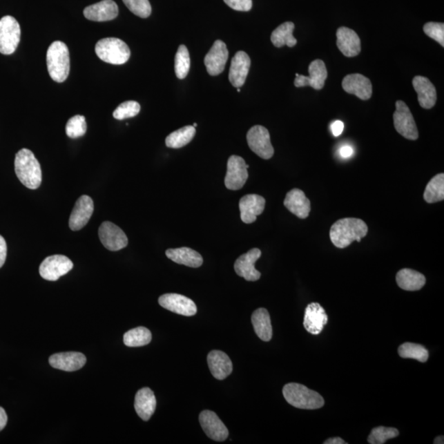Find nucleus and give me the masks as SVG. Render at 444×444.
Masks as SVG:
<instances>
[{
	"mask_svg": "<svg viewBox=\"0 0 444 444\" xmlns=\"http://www.w3.org/2000/svg\"><path fill=\"white\" fill-rule=\"evenodd\" d=\"M394 123L396 132L405 139L414 141L419 137V132L413 115L406 103L403 101H398L396 103Z\"/></svg>",
	"mask_w": 444,
	"mask_h": 444,
	"instance_id": "0eeeda50",
	"label": "nucleus"
},
{
	"mask_svg": "<svg viewBox=\"0 0 444 444\" xmlns=\"http://www.w3.org/2000/svg\"><path fill=\"white\" fill-rule=\"evenodd\" d=\"M152 340V334L144 327H136L124 335V343L129 347L146 346Z\"/></svg>",
	"mask_w": 444,
	"mask_h": 444,
	"instance_id": "f704fd0d",
	"label": "nucleus"
},
{
	"mask_svg": "<svg viewBox=\"0 0 444 444\" xmlns=\"http://www.w3.org/2000/svg\"><path fill=\"white\" fill-rule=\"evenodd\" d=\"M7 258V244L2 235H0V269L3 266Z\"/></svg>",
	"mask_w": 444,
	"mask_h": 444,
	"instance_id": "c03bdc74",
	"label": "nucleus"
},
{
	"mask_svg": "<svg viewBox=\"0 0 444 444\" xmlns=\"http://www.w3.org/2000/svg\"><path fill=\"white\" fill-rule=\"evenodd\" d=\"M424 200L428 204L441 202L444 200V175L438 174L426 185Z\"/></svg>",
	"mask_w": 444,
	"mask_h": 444,
	"instance_id": "72a5a7b5",
	"label": "nucleus"
},
{
	"mask_svg": "<svg viewBox=\"0 0 444 444\" xmlns=\"http://www.w3.org/2000/svg\"><path fill=\"white\" fill-rule=\"evenodd\" d=\"M229 51L226 45L222 41H215L212 48L206 54L204 59V64L206 71L211 76H218L225 70Z\"/></svg>",
	"mask_w": 444,
	"mask_h": 444,
	"instance_id": "4468645a",
	"label": "nucleus"
},
{
	"mask_svg": "<svg viewBox=\"0 0 444 444\" xmlns=\"http://www.w3.org/2000/svg\"><path fill=\"white\" fill-rule=\"evenodd\" d=\"M249 166L242 157L233 155L227 162V172L225 185L231 191L242 189L249 178Z\"/></svg>",
	"mask_w": 444,
	"mask_h": 444,
	"instance_id": "9d476101",
	"label": "nucleus"
},
{
	"mask_svg": "<svg viewBox=\"0 0 444 444\" xmlns=\"http://www.w3.org/2000/svg\"><path fill=\"white\" fill-rule=\"evenodd\" d=\"M345 92L355 95L363 101L371 98L373 87L371 81L360 73H353L344 77L342 83Z\"/></svg>",
	"mask_w": 444,
	"mask_h": 444,
	"instance_id": "a211bd4d",
	"label": "nucleus"
},
{
	"mask_svg": "<svg viewBox=\"0 0 444 444\" xmlns=\"http://www.w3.org/2000/svg\"><path fill=\"white\" fill-rule=\"evenodd\" d=\"M158 302L164 309L183 316H193L197 311V306L191 299L174 293L160 296Z\"/></svg>",
	"mask_w": 444,
	"mask_h": 444,
	"instance_id": "ddd939ff",
	"label": "nucleus"
},
{
	"mask_svg": "<svg viewBox=\"0 0 444 444\" xmlns=\"http://www.w3.org/2000/svg\"><path fill=\"white\" fill-rule=\"evenodd\" d=\"M251 320L258 337L264 342H269L273 338V327L269 311L264 308L258 309L253 313Z\"/></svg>",
	"mask_w": 444,
	"mask_h": 444,
	"instance_id": "7c9ffc66",
	"label": "nucleus"
},
{
	"mask_svg": "<svg viewBox=\"0 0 444 444\" xmlns=\"http://www.w3.org/2000/svg\"><path fill=\"white\" fill-rule=\"evenodd\" d=\"M157 407V400L154 392L144 387L137 392L135 396V411L144 421H148L152 417Z\"/></svg>",
	"mask_w": 444,
	"mask_h": 444,
	"instance_id": "cd10ccee",
	"label": "nucleus"
},
{
	"mask_svg": "<svg viewBox=\"0 0 444 444\" xmlns=\"http://www.w3.org/2000/svg\"><path fill=\"white\" fill-rule=\"evenodd\" d=\"M329 321L325 309L318 303H311L305 309L304 327L310 334L318 335L322 333Z\"/></svg>",
	"mask_w": 444,
	"mask_h": 444,
	"instance_id": "6ab92c4d",
	"label": "nucleus"
},
{
	"mask_svg": "<svg viewBox=\"0 0 444 444\" xmlns=\"http://www.w3.org/2000/svg\"><path fill=\"white\" fill-rule=\"evenodd\" d=\"M368 226L363 220L347 218L338 220L331 227L330 239L336 247L345 249L354 241L360 242L367 235Z\"/></svg>",
	"mask_w": 444,
	"mask_h": 444,
	"instance_id": "f257e3e1",
	"label": "nucleus"
},
{
	"mask_svg": "<svg viewBox=\"0 0 444 444\" xmlns=\"http://www.w3.org/2000/svg\"><path fill=\"white\" fill-rule=\"evenodd\" d=\"M240 90H240V88H237V92L240 93Z\"/></svg>",
	"mask_w": 444,
	"mask_h": 444,
	"instance_id": "603ef678",
	"label": "nucleus"
},
{
	"mask_svg": "<svg viewBox=\"0 0 444 444\" xmlns=\"http://www.w3.org/2000/svg\"><path fill=\"white\" fill-rule=\"evenodd\" d=\"M284 205L291 213L300 219L307 218L311 211V202L299 189H293L287 193Z\"/></svg>",
	"mask_w": 444,
	"mask_h": 444,
	"instance_id": "b1692460",
	"label": "nucleus"
},
{
	"mask_svg": "<svg viewBox=\"0 0 444 444\" xmlns=\"http://www.w3.org/2000/svg\"><path fill=\"white\" fill-rule=\"evenodd\" d=\"M125 6L133 15L146 19L152 14V6L148 0H123Z\"/></svg>",
	"mask_w": 444,
	"mask_h": 444,
	"instance_id": "a19ab883",
	"label": "nucleus"
},
{
	"mask_svg": "<svg viewBox=\"0 0 444 444\" xmlns=\"http://www.w3.org/2000/svg\"><path fill=\"white\" fill-rule=\"evenodd\" d=\"M309 76L296 75L294 84L296 88L309 87L316 90H321L325 87L327 77V70L325 63L321 59L313 60L309 66Z\"/></svg>",
	"mask_w": 444,
	"mask_h": 444,
	"instance_id": "f8f14e48",
	"label": "nucleus"
},
{
	"mask_svg": "<svg viewBox=\"0 0 444 444\" xmlns=\"http://www.w3.org/2000/svg\"><path fill=\"white\" fill-rule=\"evenodd\" d=\"M325 444H347V442H345L342 438L336 437L327 439V441L323 443Z\"/></svg>",
	"mask_w": 444,
	"mask_h": 444,
	"instance_id": "09e8293b",
	"label": "nucleus"
},
{
	"mask_svg": "<svg viewBox=\"0 0 444 444\" xmlns=\"http://www.w3.org/2000/svg\"><path fill=\"white\" fill-rule=\"evenodd\" d=\"M8 422V416L6 411L2 407H0V431L4 429Z\"/></svg>",
	"mask_w": 444,
	"mask_h": 444,
	"instance_id": "de8ad7c7",
	"label": "nucleus"
},
{
	"mask_svg": "<svg viewBox=\"0 0 444 444\" xmlns=\"http://www.w3.org/2000/svg\"><path fill=\"white\" fill-rule=\"evenodd\" d=\"M119 8L113 0H102L85 8V18L95 21H107L117 18Z\"/></svg>",
	"mask_w": 444,
	"mask_h": 444,
	"instance_id": "5701e85b",
	"label": "nucleus"
},
{
	"mask_svg": "<svg viewBox=\"0 0 444 444\" xmlns=\"http://www.w3.org/2000/svg\"><path fill=\"white\" fill-rule=\"evenodd\" d=\"M99 238L105 248L110 251H119L127 247L128 240L125 233L114 223L103 222L99 228Z\"/></svg>",
	"mask_w": 444,
	"mask_h": 444,
	"instance_id": "9b49d317",
	"label": "nucleus"
},
{
	"mask_svg": "<svg viewBox=\"0 0 444 444\" xmlns=\"http://www.w3.org/2000/svg\"><path fill=\"white\" fill-rule=\"evenodd\" d=\"M95 51L103 61L120 66L131 58V50L126 43L115 37L104 38L97 43Z\"/></svg>",
	"mask_w": 444,
	"mask_h": 444,
	"instance_id": "39448f33",
	"label": "nucleus"
},
{
	"mask_svg": "<svg viewBox=\"0 0 444 444\" xmlns=\"http://www.w3.org/2000/svg\"><path fill=\"white\" fill-rule=\"evenodd\" d=\"M251 60L244 51H238L233 57L229 72V80L235 88L242 87L247 81Z\"/></svg>",
	"mask_w": 444,
	"mask_h": 444,
	"instance_id": "4be33fe9",
	"label": "nucleus"
},
{
	"mask_svg": "<svg viewBox=\"0 0 444 444\" xmlns=\"http://www.w3.org/2000/svg\"><path fill=\"white\" fill-rule=\"evenodd\" d=\"M196 135V128L193 126H185L178 129L166 139L168 148L178 149L183 148L191 142Z\"/></svg>",
	"mask_w": 444,
	"mask_h": 444,
	"instance_id": "473e14b6",
	"label": "nucleus"
},
{
	"mask_svg": "<svg viewBox=\"0 0 444 444\" xmlns=\"http://www.w3.org/2000/svg\"><path fill=\"white\" fill-rule=\"evenodd\" d=\"M47 68L49 75L56 83H63L70 71V50L62 41H55L47 50Z\"/></svg>",
	"mask_w": 444,
	"mask_h": 444,
	"instance_id": "7ed1b4c3",
	"label": "nucleus"
},
{
	"mask_svg": "<svg viewBox=\"0 0 444 444\" xmlns=\"http://www.w3.org/2000/svg\"><path fill=\"white\" fill-rule=\"evenodd\" d=\"M344 129V124L342 122H340V120H337V122H334L331 125V131L333 132V135L335 137H338L340 135H342Z\"/></svg>",
	"mask_w": 444,
	"mask_h": 444,
	"instance_id": "a18cd8bd",
	"label": "nucleus"
},
{
	"mask_svg": "<svg viewBox=\"0 0 444 444\" xmlns=\"http://www.w3.org/2000/svg\"><path fill=\"white\" fill-rule=\"evenodd\" d=\"M295 30V24L291 21H287L278 28H276L271 33V41L274 46L281 48L284 46L294 47L297 44V40L293 36Z\"/></svg>",
	"mask_w": 444,
	"mask_h": 444,
	"instance_id": "2f4dec72",
	"label": "nucleus"
},
{
	"mask_svg": "<svg viewBox=\"0 0 444 444\" xmlns=\"http://www.w3.org/2000/svg\"><path fill=\"white\" fill-rule=\"evenodd\" d=\"M200 422L205 434L213 441L222 442L228 438L229 431L215 412L211 411L201 412Z\"/></svg>",
	"mask_w": 444,
	"mask_h": 444,
	"instance_id": "dca6fc26",
	"label": "nucleus"
},
{
	"mask_svg": "<svg viewBox=\"0 0 444 444\" xmlns=\"http://www.w3.org/2000/svg\"><path fill=\"white\" fill-rule=\"evenodd\" d=\"M412 85L418 95V102L422 108L429 110L436 104V89L429 79L423 76H416L412 80Z\"/></svg>",
	"mask_w": 444,
	"mask_h": 444,
	"instance_id": "a878e982",
	"label": "nucleus"
},
{
	"mask_svg": "<svg viewBox=\"0 0 444 444\" xmlns=\"http://www.w3.org/2000/svg\"><path fill=\"white\" fill-rule=\"evenodd\" d=\"M224 2L236 11L248 12L253 6L252 0H224Z\"/></svg>",
	"mask_w": 444,
	"mask_h": 444,
	"instance_id": "37998d69",
	"label": "nucleus"
},
{
	"mask_svg": "<svg viewBox=\"0 0 444 444\" xmlns=\"http://www.w3.org/2000/svg\"><path fill=\"white\" fill-rule=\"evenodd\" d=\"M340 156L343 158H348L352 156L353 153H354V151H353L350 146H344L340 148Z\"/></svg>",
	"mask_w": 444,
	"mask_h": 444,
	"instance_id": "49530a36",
	"label": "nucleus"
},
{
	"mask_svg": "<svg viewBox=\"0 0 444 444\" xmlns=\"http://www.w3.org/2000/svg\"><path fill=\"white\" fill-rule=\"evenodd\" d=\"M337 46L347 57H355L360 53L361 42L358 34L351 28H339L337 32Z\"/></svg>",
	"mask_w": 444,
	"mask_h": 444,
	"instance_id": "393cba45",
	"label": "nucleus"
},
{
	"mask_svg": "<svg viewBox=\"0 0 444 444\" xmlns=\"http://www.w3.org/2000/svg\"><path fill=\"white\" fill-rule=\"evenodd\" d=\"M398 354L405 359H415L425 363L429 359V351L422 345L406 342L398 348Z\"/></svg>",
	"mask_w": 444,
	"mask_h": 444,
	"instance_id": "c9c22d12",
	"label": "nucleus"
},
{
	"mask_svg": "<svg viewBox=\"0 0 444 444\" xmlns=\"http://www.w3.org/2000/svg\"><path fill=\"white\" fill-rule=\"evenodd\" d=\"M282 392L287 402L296 408L316 409L325 406V399L320 394L300 383H288Z\"/></svg>",
	"mask_w": 444,
	"mask_h": 444,
	"instance_id": "20e7f679",
	"label": "nucleus"
},
{
	"mask_svg": "<svg viewBox=\"0 0 444 444\" xmlns=\"http://www.w3.org/2000/svg\"><path fill=\"white\" fill-rule=\"evenodd\" d=\"M49 362L55 369L73 372L83 368L87 358L80 352H61L51 356Z\"/></svg>",
	"mask_w": 444,
	"mask_h": 444,
	"instance_id": "aec40b11",
	"label": "nucleus"
},
{
	"mask_svg": "<svg viewBox=\"0 0 444 444\" xmlns=\"http://www.w3.org/2000/svg\"><path fill=\"white\" fill-rule=\"evenodd\" d=\"M424 32L427 36L436 41L444 46V24L442 23H427L424 26Z\"/></svg>",
	"mask_w": 444,
	"mask_h": 444,
	"instance_id": "79ce46f5",
	"label": "nucleus"
},
{
	"mask_svg": "<svg viewBox=\"0 0 444 444\" xmlns=\"http://www.w3.org/2000/svg\"><path fill=\"white\" fill-rule=\"evenodd\" d=\"M399 431L391 427H376L372 429L368 438V442L370 444H383L389 439L398 437Z\"/></svg>",
	"mask_w": 444,
	"mask_h": 444,
	"instance_id": "4c0bfd02",
	"label": "nucleus"
},
{
	"mask_svg": "<svg viewBox=\"0 0 444 444\" xmlns=\"http://www.w3.org/2000/svg\"><path fill=\"white\" fill-rule=\"evenodd\" d=\"M396 283L398 287L404 291H416L424 287L426 279L423 274L419 271L404 269L400 270L396 274Z\"/></svg>",
	"mask_w": 444,
	"mask_h": 444,
	"instance_id": "c756f323",
	"label": "nucleus"
},
{
	"mask_svg": "<svg viewBox=\"0 0 444 444\" xmlns=\"http://www.w3.org/2000/svg\"><path fill=\"white\" fill-rule=\"evenodd\" d=\"M15 173L21 183L30 189L41 186L42 172L40 163L32 151L23 148L16 154Z\"/></svg>",
	"mask_w": 444,
	"mask_h": 444,
	"instance_id": "f03ea898",
	"label": "nucleus"
},
{
	"mask_svg": "<svg viewBox=\"0 0 444 444\" xmlns=\"http://www.w3.org/2000/svg\"><path fill=\"white\" fill-rule=\"evenodd\" d=\"M141 106L137 102L128 101L123 102L114 111V118L118 120L135 117L139 115Z\"/></svg>",
	"mask_w": 444,
	"mask_h": 444,
	"instance_id": "ea45409f",
	"label": "nucleus"
},
{
	"mask_svg": "<svg viewBox=\"0 0 444 444\" xmlns=\"http://www.w3.org/2000/svg\"><path fill=\"white\" fill-rule=\"evenodd\" d=\"M73 264L70 258L57 254V255L47 257L41 262L39 271L43 279L55 282L66 275L73 269Z\"/></svg>",
	"mask_w": 444,
	"mask_h": 444,
	"instance_id": "1a4fd4ad",
	"label": "nucleus"
},
{
	"mask_svg": "<svg viewBox=\"0 0 444 444\" xmlns=\"http://www.w3.org/2000/svg\"><path fill=\"white\" fill-rule=\"evenodd\" d=\"M166 254L168 258L178 264L200 267L204 264L201 254L191 248L170 249L166 250Z\"/></svg>",
	"mask_w": 444,
	"mask_h": 444,
	"instance_id": "c85d7f7f",
	"label": "nucleus"
},
{
	"mask_svg": "<svg viewBox=\"0 0 444 444\" xmlns=\"http://www.w3.org/2000/svg\"><path fill=\"white\" fill-rule=\"evenodd\" d=\"M208 364L211 373L218 380H223L232 373V362L225 352L211 351L208 356Z\"/></svg>",
	"mask_w": 444,
	"mask_h": 444,
	"instance_id": "bb28decb",
	"label": "nucleus"
},
{
	"mask_svg": "<svg viewBox=\"0 0 444 444\" xmlns=\"http://www.w3.org/2000/svg\"><path fill=\"white\" fill-rule=\"evenodd\" d=\"M21 40V28L14 17L4 16L0 19V53L14 54Z\"/></svg>",
	"mask_w": 444,
	"mask_h": 444,
	"instance_id": "423d86ee",
	"label": "nucleus"
},
{
	"mask_svg": "<svg viewBox=\"0 0 444 444\" xmlns=\"http://www.w3.org/2000/svg\"><path fill=\"white\" fill-rule=\"evenodd\" d=\"M87 132V122L83 115L73 116L66 124L67 135L71 139L83 137Z\"/></svg>",
	"mask_w": 444,
	"mask_h": 444,
	"instance_id": "58836bf2",
	"label": "nucleus"
},
{
	"mask_svg": "<svg viewBox=\"0 0 444 444\" xmlns=\"http://www.w3.org/2000/svg\"><path fill=\"white\" fill-rule=\"evenodd\" d=\"M248 145L258 157L269 160L273 157L274 148L271 144L270 133L267 129L255 125L247 133Z\"/></svg>",
	"mask_w": 444,
	"mask_h": 444,
	"instance_id": "6e6552de",
	"label": "nucleus"
},
{
	"mask_svg": "<svg viewBox=\"0 0 444 444\" xmlns=\"http://www.w3.org/2000/svg\"><path fill=\"white\" fill-rule=\"evenodd\" d=\"M94 212V202L88 195L81 196L76 202L75 208L70 215V229L73 231H79L87 225Z\"/></svg>",
	"mask_w": 444,
	"mask_h": 444,
	"instance_id": "f3484780",
	"label": "nucleus"
},
{
	"mask_svg": "<svg viewBox=\"0 0 444 444\" xmlns=\"http://www.w3.org/2000/svg\"><path fill=\"white\" fill-rule=\"evenodd\" d=\"M193 126L196 128L197 126V124L196 123H195V124H193Z\"/></svg>",
	"mask_w": 444,
	"mask_h": 444,
	"instance_id": "3c124183",
	"label": "nucleus"
},
{
	"mask_svg": "<svg viewBox=\"0 0 444 444\" xmlns=\"http://www.w3.org/2000/svg\"><path fill=\"white\" fill-rule=\"evenodd\" d=\"M262 255L260 249L254 248L242 254L235 262L237 275L249 282H255L261 278V273L255 269V262Z\"/></svg>",
	"mask_w": 444,
	"mask_h": 444,
	"instance_id": "2eb2a0df",
	"label": "nucleus"
},
{
	"mask_svg": "<svg viewBox=\"0 0 444 444\" xmlns=\"http://www.w3.org/2000/svg\"><path fill=\"white\" fill-rule=\"evenodd\" d=\"M266 200L258 195H248L240 200V218L245 224L256 221L258 215L264 213Z\"/></svg>",
	"mask_w": 444,
	"mask_h": 444,
	"instance_id": "412c9836",
	"label": "nucleus"
},
{
	"mask_svg": "<svg viewBox=\"0 0 444 444\" xmlns=\"http://www.w3.org/2000/svg\"><path fill=\"white\" fill-rule=\"evenodd\" d=\"M434 443L435 444H443L444 443V438L443 436H438L437 438H434Z\"/></svg>",
	"mask_w": 444,
	"mask_h": 444,
	"instance_id": "8fccbe9b",
	"label": "nucleus"
},
{
	"mask_svg": "<svg viewBox=\"0 0 444 444\" xmlns=\"http://www.w3.org/2000/svg\"><path fill=\"white\" fill-rule=\"evenodd\" d=\"M191 68V56L187 47L184 45L179 46L175 59V72L179 79H184Z\"/></svg>",
	"mask_w": 444,
	"mask_h": 444,
	"instance_id": "e433bc0d",
	"label": "nucleus"
}]
</instances>
